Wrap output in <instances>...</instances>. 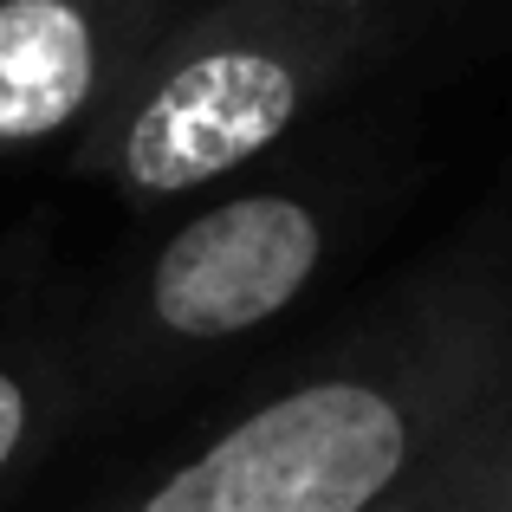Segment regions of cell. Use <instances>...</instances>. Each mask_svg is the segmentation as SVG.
I'll list each match as a JSON object with an SVG mask.
<instances>
[{
  "mask_svg": "<svg viewBox=\"0 0 512 512\" xmlns=\"http://www.w3.org/2000/svg\"><path fill=\"white\" fill-rule=\"evenodd\" d=\"M512 363V266L454 247L78 512H363Z\"/></svg>",
  "mask_w": 512,
  "mask_h": 512,
  "instance_id": "cell-1",
  "label": "cell"
},
{
  "mask_svg": "<svg viewBox=\"0 0 512 512\" xmlns=\"http://www.w3.org/2000/svg\"><path fill=\"white\" fill-rule=\"evenodd\" d=\"M396 188L376 143H305L234 175L124 260L78 286V383L85 428H111L188 389L247 338L299 312Z\"/></svg>",
  "mask_w": 512,
  "mask_h": 512,
  "instance_id": "cell-2",
  "label": "cell"
},
{
  "mask_svg": "<svg viewBox=\"0 0 512 512\" xmlns=\"http://www.w3.org/2000/svg\"><path fill=\"white\" fill-rule=\"evenodd\" d=\"M402 39L396 0H201L143 46L65 169L169 214L286 156Z\"/></svg>",
  "mask_w": 512,
  "mask_h": 512,
  "instance_id": "cell-3",
  "label": "cell"
},
{
  "mask_svg": "<svg viewBox=\"0 0 512 512\" xmlns=\"http://www.w3.org/2000/svg\"><path fill=\"white\" fill-rule=\"evenodd\" d=\"M137 52L130 0H0V163L72 156Z\"/></svg>",
  "mask_w": 512,
  "mask_h": 512,
  "instance_id": "cell-4",
  "label": "cell"
},
{
  "mask_svg": "<svg viewBox=\"0 0 512 512\" xmlns=\"http://www.w3.org/2000/svg\"><path fill=\"white\" fill-rule=\"evenodd\" d=\"M85 422L78 383V286L46 247H0V506Z\"/></svg>",
  "mask_w": 512,
  "mask_h": 512,
  "instance_id": "cell-5",
  "label": "cell"
},
{
  "mask_svg": "<svg viewBox=\"0 0 512 512\" xmlns=\"http://www.w3.org/2000/svg\"><path fill=\"white\" fill-rule=\"evenodd\" d=\"M512 500V363L363 512H500Z\"/></svg>",
  "mask_w": 512,
  "mask_h": 512,
  "instance_id": "cell-6",
  "label": "cell"
},
{
  "mask_svg": "<svg viewBox=\"0 0 512 512\" xmlns=\"http://www.w3.org/2000/svg\"><path fill=\"white\" fill-rule=\"evenodd\" d=\"M195 7H201V0H130V20H137L143 46H150L169 20H182V13H195ZM137 59H143V52H137Z\"/></svg>",
  "mask_w": 512,
  "mask_h": 512,
  "instance_id": "cell-7",
  "label": "cell"
},
{
  "mask_svg": "<svg viewBox=\"0 0 512 512\" xmlns=\"http://www.w3.org/2000/svg\"><path fill=\"white\" fill-rule=\"evenodd\" d=\"M402 7V20H454V13H493V7H506V0H396Z\"/></svg>",
  "mask_w": 512,
  "mask_h": 512,
  "instance_id": "cell-8",
  "label": "cell"
},
{
  "mask_svg": "<svg viewBox=\"0 0 512 512\" xmlns=\"http://www.w3.org/2000/svg\"><path fill=\"white\" fill-rule=\"evenodd\" d=\"M500 512H512V500H506V506H500Z\"/></svg>",
  "mask_w": 512,
  "mask_h": 512,
  "instance_id": "cell-9",
  "label": "cell"
}]
</instances>
